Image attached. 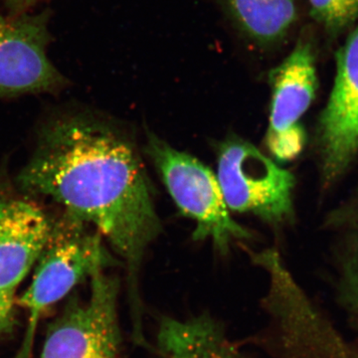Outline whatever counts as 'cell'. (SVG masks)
I'll return each mask as SVG.
<instances>
[{"label": "cell", "mask_w": 358, "mask_h": 358, "mask_svg": "<svg viewBox=\"0 0 358 358\" xmlns=\"http://www.w3.org/2000/svg\"><path fill=\"white\" fill-rule=\"evenodd\" d=\"M320 176L327 187L358 154V26L336 54V75L317 127Z\"/></svg>", "instance_id": "cell-6"}, {"label": "cell", "mask_w": 358, "mask_h": 358, "mask_svg": "<svg viewBox=\"0 0 358 358\" xmlns=\"http://www.w3.org/2000/svg\"><path fill=\"white\" fill-rule=\"evenodd\" d=\"M17 183L22 192L57 202L107 240L128 268L134 331H141L138 273L162 222L147 169L131 138L96 115H62L40 131Z\"/></svg>", "instance_id": "cell-1"}, {"label": "cell", "mask_w": 358, "mask_h": 358, "mask_svg": "<svg viewBox=\"0 0 358 358\" xmlns=\"http://www.w3.org/2000/svg\"><path fill=\"white\" fill-rule=\"evenodd\" d=\"M217 178L231 210L252 213L275 225L293 217L294 174L249 141L230 136L220 143Z\"/></svg>", "instance_id": "cell-4"}, {"label": "cell", "mask_w": 358, "mask_h": 358, "mask_svg": "<svg viewBox=\"0 0 358 358\" xmlns=\"http://www.w3.org/2000/svg\"><path fill=\"white\" fill-rule=\"evenodd\" d=\"M155 358H246L209 313L187 317H164L157 327Z\"/></svg>", "instance_id": "cell-10"}, {"label": "cell", "mask_w": 358, "mask_h": 358, "mask_svg": "<svg viewBox=\"0 0 358 358\" xmlns=\"http://www.w3.org/2000/svg\"><path fill=\"white\" fill-rule=\"evenodd\" d=\"M310 13L331 34H338L358 21V0H308Z\"/></svg>", "instance_id": "cell-12"}, {"label": "cell", "mask_w": 358, "mask_h": 358, "mask_svg": "<svg viewBox=\"0 0 358 358\" xmlns=\"http://www.w3.org/2000/svg\"><path fill=\"white\" fill-rule=\"evenodd\" d=\"M343 300L358 322V270L348 268L343 280Z\"/></svg>", "instance_id": "cell-13"}, {"label": "cell", "mask_w": 358, "mask_h": 358, "mask_svg": "<svg viewBox=\"0 0 358 358\" xmlns=\"http://www.w3.org/2000/svg\"><path fill=\"white\" fill-rule=\"evenodd\" d=\"M145 152L179 211L196 223L193 239H211L226 254L234 240L253 237L231 217L217 176L208 166L152 133H148Z\"/></svg>", "instance_id": "cell-3"}, {"label": "cell", "mask_w": 358, "mask_h": 358, "mask_svg": "<svg viewBox=\"0 0 358 358\" xmlns=\"http://www.w3.org/2000/svg\"><path fill=\"white\" fill-rule=\"evenodd\" d=\"M119 265L101 233L63 211L51 227L35 263L31 284L18 300L27 310L28 329L22 357L29 352L40 317L80 282Z\"/></svg>", "instance_id": "cell-2"}, {"label": "cell", "mask_w": 358, "mask_h": 358, "mask_svg": "<svg viewBox=\"0 0 358 358\" xmlns=\"http://www.w3.org/2000/svg\"><path fill=\"white\" fill-rule=\"evenodd\" d=\"M15 303V293L0 289V336L13 326Z\"/></svg>", "instance_id": "cell-14"}, {"label": "cell", "mask_w": 358, "mask_h": 358, "mask_svg": "<svg viewBox=\"0 0 358 358\" xmlns=\"http://www.w3.org/2000/svg\"><path fill=\"white\" fill-rule=\"evenodd\" d=\"M46 16L0 14V98L50 93L66 80L47 56Z\"/></svg>", "instance_id": "cell-8"}, {"label": "cell", "mask_w": 358, "mask_h": 358, "mask_svg": "<svg viewBox=\"0 0 358 358\" xmlns=\"http://www.w3.org/2000/svg\"><path fill=\"white\" fill-rule=\"evenodd\" d=\"M119 294L114 275H92L88 298L71 299L49 327L40 358H124Z\"/></svg>", "instance_id": "cell-5"}, {"label": "cell", "mask_w": 358, "mask_h": 358, "mask_svg": "<svg viewBox=\"0 0 358 358\" xmlns=\"http://www.w3.org/2000/svg\"><path fill=\"white\" fill-rule=\"evenodd\" d=\"M241 29L267 45L286 36L296 20L294 0H224Z\"/></svg>", "instance_id": "cell-11"}, {"label": "cell", "mask_w": 358, "mask_h": 358, "mask_svg": "<svg viewBox=\"0 0 358 358\" xmlns=\"http://www.w3.org/2000/svg\"><path fill=\"white\" fill-rule=\"evenodd\" d=\"M6 1L9 6L14 7V8L22 9L36 3L39 0H6Z\"/></svg>", "instance_id": "cell-15"}, {"label": "cell", "mask_w": 358, "mask_h": 358, "mask_svg": "<svg viewBox=\"0 0 358 358\" xmlns=\"http://www.w3.org/2000/svg\"><path fill=\"white\" fill-rule=\"evenodd\" d=\"M51 227L36 204L0 188V289L13 292L30 272Z\"/></svg>", "instance_id": "cell-9"}, {"label": "cell", "mask_w": 358, "mask_h": 358, "mask_svg": "<svg viewBox=\"0 0 358 358\" xmlns=\"http://www.w3.org/2000/svg\"><path fill=\"white\" fill-rule=\"evenodd\" d=\"M270 84L272 100L266 147L278 162H291L305 145L300 120L317 90L315 55L308 42H298L288 57L271 72Z\"/></svg>", "instance_id": "cell-7"}]
</instances>
